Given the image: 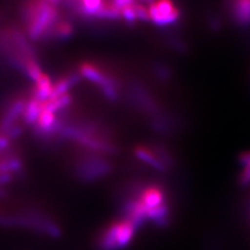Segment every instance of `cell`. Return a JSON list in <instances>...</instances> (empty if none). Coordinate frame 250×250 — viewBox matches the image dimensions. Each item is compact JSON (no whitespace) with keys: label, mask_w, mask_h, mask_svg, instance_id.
<instances>
[{"label":"cell","mask_w":250,"mask_h":250,"mask_svg":"<svg viewBox=\"0 0 250 250\" xmlns=\"http://www.w3.org/2000/svg\"><path fill=\"white\" fill-rule=\"evenodd\" d=\"M137 228L126 218L109 223L100 231L96 240L98 250H125L134 241Z\"/></svg>","instance_id":"cell-1"},{"label":"cell","mask_w":250,"mask_h":250,"mask_svg":"<svg viewBox=\"0 0 250 250\" xmlns=\"http://www.w3.org/2000/svg\"><path fill=\"white\" fill-rule=\"evenodd\" d=\"M113 165L98 153L84 155L78 160L74 167V174L83 183L99 181L111 173Z\"/></svg>","instance_id":"cell-2"},{"label":"cell","mask_w":250,"mask_h":250,"mask_svg":"<svg viewBox=\"0 0 250 250\" xmlns=\"http://www.w3.org/2000/svg\"><path fill=\"white\" fill-rule=\"evenodd\" d=\"M150 21L158 26H167L181 19L182 12L175 6L172 0H156L148 6Z\"/></svg>","instance_id":"cell-3"},{"label":"cell","mask_w":250,"mask_h":250,"mask_svg":"<svg viewBox=\"0 0 250 250\" xmlns=\"http://www.w3.org/2000/svg\"><path fill=\"white\" fill-rule=\"evenodd\" d=\"M129 99L135 106L142 109L144 113L153 116V118L159 116L160 109L158 103L152 98L151 94L148 92L143 85L139 83H134L130 87L129 91Z\"/></svg>","instance_id":"cell-4"},{"label":"cell","mask_w":250,"mask_h":250,"mask_svg":"<svg viewBox=\"0 0 250 250\" xmlns=\"http://www.w3.org/2000/svg\"><path fill=\"white\" fill-rule=\"evenodd\" d=\"M78 73H80L81 77H83L90 83L96 84L99 89L103 88L106 83L117 80L114 75L107 73L105 70L91 62H82L78 67Z\"/></svg>","instance_id":"cell-5"},{"label":"cell","mask_w":250,"mask_h":250,"mask_svg":"<svg viewBox=\"0 0 250 250\" xmlns=\"http://www.w3.org/2000/svg\"><path fill=\"white\" fill-rule=\"evenodd\" d=\"M228 12L234 25L250 27V0H228Z\"/></svg>","instance_id":"cell-6"},{"label":"cell","mask_w":250,"mask_h":250,"mask_svg":"<svg viewBox=\"0 0 250 250\" xmlns=\"http://www.w3.org/2000/svg\"><path fill=\"white\" fill-rule=\"evenodd\" d=\"M166 192L159 185L146 186L138 195V198L144 203L148 209L158 208L166 203Z\"/></svg>","instance_id":"cell-7"},{"label":"cell","mask_w":250,"mask_h":250,"mask_svg":"<svg viewBox=\"0 0 250 250\" xmlns=\"http://www.w3.org/2000/svg\"><path fill=\"white\" fill-rule=\"evenodd\" d=\"M134 153L138 160L143 162L146 165H149L155 170H158L160 172L168 171V168L161 162V160L156 156V154L150 149L149 146H137L135 148Z\"/></svg>","instance_id":"cell-8"},{"label":"cell","mask_w":250,"mask_h":250,"mask_svg":"<svg viewBox=\"0 0 250 250\" xmlns=\"http://www.w3.org/2000/svg\"><path fill=\"white\" fill-rule=\"evenodd\" d=\"M44 103L38 98L30 96L29 100L26 101L24 111L22 114V119L26 125H35L43 111Z\"/></svg>","instance_id":"cell-9"},{"label":"cell","mask_w":250,"mask_h":250,"mask_svg":"<svg viewBox=\"0 0 250 250\" xmlns=\"http://www.w3.org/2000/svg\"><path fill=\"white\" fill-rule=\"evenodd\" d=\"M80 82H81V75L78 72L62 76L56 83L53 84V89H52V94H51L50 99L57 98V97L65 95V94H68V92Z\"/></svg>","instance_id":"cell-10"},{"label":"cell","mask_w":250,"mask_h":250,"mask_svg":"<svg viewBox=\"0 0 250 250\" xmlns=\"http://www.w3.org/2000/svg\"><path fill=\"white\" fill-rule=\"evenodd\" d=\"M53 89V83L50 77L47 74H42L40 78L36 82V85L31 93V96L38 98L39 100L46 103L47 100L50 99Z\"/></svg>","instance_id":"cell-11"},{"label":"cell","mask_w":250,"mask_h":250,"mask_svg":"<svg viewBox=\"0 0 250 250\" xmlns=\"http://www.w3.org/2000/svg\"><path fill=\"white\" fill-rule=\"evenodd\" d=\"M170 208L167 202L148 210V221L152 222L158 228H166L170 223Z\"/></svg>","instance_id":"cell-12"},{"label":"cell","mask_w":250,"mask_h":250,"mask_svg":"<svg viewBox=\"0 0 250 250\" xmlns=\"http://www.w3.org/2000/svg\"><path fill=\"white\" fill-rule=\"evenodd\" d=\"M74 25L71 22L64 19H60L58 23L54 25L53 29L48 37V40L56 41H66L74 35ZM47 40V41H48Z\"/></svg>","instance_id":"cell-13"},{"label":"cell","mask_w":250,"mask_h":250,"mask_svg":"<svg viewBox=\"0 0 250 250\" xmlns=\"http://www.w3.org/2000/svg\"><path fill=\"white\" fill-rule=\"evenodd\" d=\"M73 98L70 94H65V95L57 97V98H51L47 100L44 103V107L48 111L56 114L57 112L61 111L62 108H67L70 104H72Z\"/></svg>","instance_id":"cell-14"},{"label":"cell","mask_w":250,"mask_h":250,"mask_svg":"<svg viewBox=\"0 0 250 250\" xmlns=\"http://www.w3.org/2000/svg\"><path fill=\"white\" fill-rule=\"evenodd\" d=\"M23 73H24L30 81L37 82L40 76L43 74L40 64L35 59H28L23 66Z\"/></svg>","instance_id":"cell-15"},{"label":"cell","mask_w":250,"mask_h":250,"mask_svg":"<svg viewBox=\"0 0 250 250\" xmlns=\"http://www.w3.org/2000/svg\"><path fill=\"white\" fill-rule=\"evenodd\" d=\"M121 19H123L125 22H126V24H128V25L136 24L138 19H137L136 13H135L134 5L126 6L121 10Z\"/></svg>","instance_id":"cell-16"},{"label":"cell","mask_w":250,"mask_h":250,"mask_svg":"<svg viewBox=\"0 0 250 250\" xmlns=\"http://www.w3.org/2000/svg\"><path fill=\"white\" fill-rule=\"evenodd\" d=\"M134 9H135V13L138 20L143 21V22L150 21V16H149V13H148V9H146L142 3H135Z\"/></svg>","instance_id":"cell-17"},{"label":"cell","mask_w":250,"mask_h":250,"mask_svg":"<svg viewBox=\"0 0 250 250\" xmlns=\"http://www.w3.org/2000/svg\"><path fill=\"white\" fill-rule=\"evenodd\" d=\"M239 185L241 187H247L250 185V166L243 167L239 176Z\"/></svg>","instance_id":"cell-18"},{"label":"cell","mask_w":250,"mask_h":250,"mask_svg":"<svg viewBox=\"0 0 250 250\" xmlns=\"http://www.w3.org/2000/svg\"><path fill=\"white\" fill-rule=\"evenodd\" d=\"M154 70H155V75L158 76V77L160 78V80H162V81H167V80H169V77H170L171 73H170L169 69H168L166 66H164V65H158V66H156V67L154 68Z\"/></svg>","instance_id":"cell-19"},{"label":"cell","mask_w":250,"mask_h":250,"mask_svg":"<svg viewBox=\"0 0 250 250\" xmlns=\"http://www.w3.org/2000/svg\"><path fill=\"white\" fill-rule=\"evenodd\" d=\"M108 1L120 11L124 9V7L134 5L136 3V0H108Z\"/></svg>","instance_id":"cell-20"},{"label":"cell","mask_w":250,"mask_h":250,"mask_svg":"<svg viewBox=\"0 0 250 250\" xmlns=\"http://www.w3.org/2000/svg\"><path fill=\"white\" fill-rule=\"evenodd\" d=\"M238 161L240 163V165L242 167H246V166H250V151H244L242 152L239 158Z\"/></svg>","instance_id":"cell-21"},{"label":"cell","mask_w":250,"mask_h":250,"mask_svg":"<svg viewBox=\"0 0 250 250\" xmlns=\"http://www.w3.org/2000/svg\"><path fill=\"white\" fill-rule=\"evenodd\" d=\"M156 0H145V3H148V4H151L153 2H155Z\"/></svg>","instance_id":"cell-22"},{"label":"cell","mask_w":250,"mask_h":250,"mask_svg":"<svg viewBox=\"0 0 250 250\" xmlns=\"http://www.w3.org/2000/svg\"><path fill=\"white\" fill-rule=\"evenodd\" d=\"M70 1H80V0H70Z\"/></svg>","instance_id":"cell-23"}]
</instances>
